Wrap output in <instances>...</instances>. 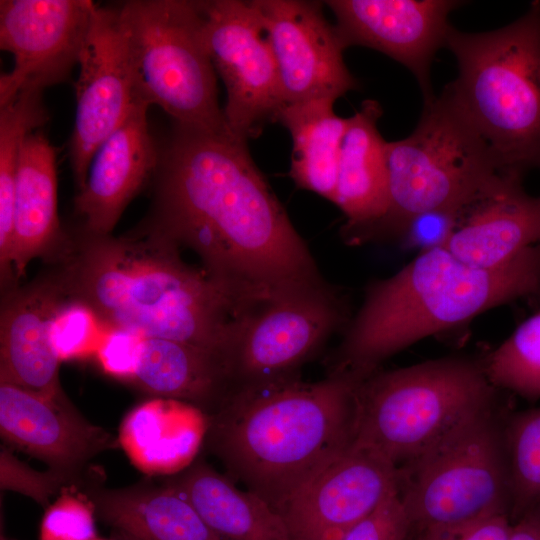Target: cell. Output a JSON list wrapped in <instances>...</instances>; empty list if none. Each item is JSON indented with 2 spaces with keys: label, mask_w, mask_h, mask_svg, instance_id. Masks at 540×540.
Returning a JSON list of instances; mask_svg holds the SVG:
<instances>
[{
  "label": "cell",
  "mask_w": 540,
  "mask_h": 540,
  "mask_svg": "<svg viewBox=\"0 0 540 540\" xmlns=\"http://www.w3.org/2000/svg\"><path fill=\"white\" fill-rule=\"evenodd\" d=\"M96 4L91 0H1L0 48L13 69L0 77V105L25 89L44 91L69 78Z\"/></svg>",
  "instance_id": "4fadbf2b"
},
{
  "label": "cell",
  "mask_w": 540,
  "mask_h": 540,
  "mask_svg": "<svg viewBox=\"0 0 540 540\" xmlns=\"http://www.w3.org/2000/svg\"><path fill=\"white\" fill-rule=\"evenodd\" d=\"M61 490L58 499L43 516L40 540H94L95 508L88 497L73 489Z\"/></svg>",
  "instance_id": "4dcf8cb0"
},
{
  "label": "cell",
  "mask_w": 540,
  "mask_h": 540,
  "mask_svg": "<svg viewBox=\"0 0 540 540\" xmlns=\"http://www.w3.org/2000/svg\"><path fill=\"white\" fill-rule=\"evenodd\" d=\"M386 157L389 206L366 242L398 237L419 214L462 210L508 174L443 91L408 137L387 142Z\"/></svg>",
  "instance_id": "52a82bcc"
},
{
  "label": "cell",
  "mask_w": 540,
  "mask_h": 540,
  "mask_svg": "<svg viewBox=\"0 0 540 540\" xmlns=\"http://www.w3.org/2000/svg\"><path fill=\"white\" fill-rule=\"evenodd\" d=\"M167 481L221 540H291L281 515L269 503L202 459Z\"/></svg>",
  "instance_id": "d4e9b609"
},
{
  "label": "cell",
  "mask_w": 540,
  "mask_h": 540,
  "mask_svg": "<svg viewBox=\"0 0 540 540\" xmlns=\"http://www.w3.org/2000/svg\"><path fill=\"white\" fill-rule=\"evenodd\" d=\"M334 100L285 104L279 120L292 139L289 175L297 187L334 202L339 154L348 124L334 112Z\"/></svg>",
  "instance_id": "4316f807"
},
{
  "label": "cell",
  "mask_w": 540,
  "mask_h": 540,
  "mask_svg": "<svg viewBox=\"0 0 540 540\" xmlns=\"http://www.w3.org/2000/svg\"><path fill=\"white\" fill-rule=\"evenodd\" d=\"M359 382L328 374L232 389L206 415V447L228 477L278 512L352 445Z\"/></svg>",
  "instance_id": "3957f363"
},
{
  "label": "cell",
  "mask_w": 540,
  "mask_h": 540,
  "mask_svg": "<svg viewBox=\"0 0 540 540\" xmlns=\"http://www.w3.org/2000/svg\"><path fill=\"white\" fill-rule=\"evenodd\" d=\"M460 212L437 210L419 214L407 223L398 237L418 253L442 247L451 236Z\"/></svg>",
  "instance_id": "d590c367"
},
{
  "label": "cell",
  "mask_w": 540,
  "mask_h": 540,
  "mask_svg": "<svg viewBox=\"0 0 540 540\" xmlns=\"http://www.w3.org/2000/svg\"><path fill=\"white\" fill-rule=\"evenodd\" d=\"M1 486L2 489L19 491L44 505L51 495L72 485L51 470L36 472L19 462L6 449H2Z\"/></svg>",
  "instance_id": "836d02e7"
},
{
  "label": "cell",
  "mask_w": 540,
  "mask_h": 540,
  "mask_svg": "<svg viewBox=\"0 0 540 540\" xmlns=\"http://www.w3.org/2000/svg\"><path fill=\"white\" fill-rule=\"evenodd\" d=\"M269 37L286 104L336 101L358 87L345 65V46L321 2L252 0Z\"/></svg>",
  "instance_id": "9a60e30c"
},
{
  "label": "cell",
  "mask_w": 540,
  "mask_h": 540,
  "mask_svg": "<svg viewBox=\"0 0 540 540\" xmlns=\"http://www.w3.org/2000/svg\"><path fill=\"white\" fill-rule=\"evenodd\" d=\"M0 431L10 446L47 463L74 487L87 480L86 463L117 445L109 432L87 421L69 401H53L4 382Z\"/></svg>",
  "instance_id": "e0dca14e"
},
{
  "label": "cell",
  "mask_w": 540,
  "mask_h": 540,
  "mask_svg": "<svg viewBox=\"0 0 540 540\" xmlns=\"http://www.w3.org/2000/svg\"><path fill=\"white\" fill-rule=\"evenodd\" d=\"M522 179L506 174L464 207L443 247L469 266L493 269L540 244V196L528 194Z\"/></svg>",
  "instance_id": "ffe728a7"
},
{
  "label": "cell",
  "mask_w": 540,
  "mask_h": 540,
  "mask_svg": "<svg viewBox=\"0 0 540 540\" xmlns=\"http://www.w3.org/2000/svg\"><path fill=\"white\" fill-rule=\"evenodd\" d=\"M539 252H540V244H538Z\"/></svg>",
  "instance_id": "60d3db41"
},
{
  "label": "cell",
  "mask_w": 540,
  "mask_h": 540,
  "mask_svg": "<svg viewBox=\"0 0 540 540\" xmlns=\"http://www.w3.org/2000/svg\"><path fill=\"white\" fill-rule=\"evenodd\" d=\"M399 495L412 533L508 514L503 422L495 406L468 418L399 467ZM510 517V516H509Z\"/></svg>",
  "instance_id": "9c48e42d"
},
{
  "label": "cell",
  "mask_w": 540,
  "mask_h": 540,
  "mask_svg": "<svg viewBox=\"0 0 540 540\" xmlns=\"http://www.w3.org/2000/svg\"><path fill=\"white\" fill-rule=\"evenodd\" d=\"M156 397L213 413L232 390L224 360L204 349L167 339L143 338L132 380Z\"/></svg>",
  "instance_id": "484cf974"
},
{
  "label": "cell",
  "mask_w": 540,
  "mask_h": 540,
  "mask_svg": "<svg viewBox=\"0 0 540 540\" xmlns=\"http://www.w3.org/2000/svg\"><path fill=\"white\" fill-rule=\"evenodd\" d=\"M118 8L136 101L159 106L175 124L232 134L218 103L197 1L129 0Z\"/></svg>",
  "instance_id": "ba28073f"
},
{
  "label": "cell",
  "mask_w": 540,
  "mask_h": 540,
  "mask_svg": "<svg viewBox=\"0 0 540 540\" xmlns=\"http://www.w3.org/2000/svg\"><path fill=\"white\" fill-rule=\"evenodd\" d=\"M94 540H104V539H100V538H98V537H97V538H96V539H94Z\"/></svg>",
  "instance_id": "ab89813d"
},
{
  "label": "cell",
  "mask_w": 540,
  "mask_h": 540,
  "mask_svg": "<svg viewBox=\"0 0 540 540\" xmlns=\"http://www.w3.org/2000/svg\"><path fill=\"white\" fill-rule=\"evenodd\" d=\"M484 369L496 389L527 400L540 399V310L489 355Z\"/></svg>",
  "instance_id": "f546056e"
},
{
  "label": "cell",
  "mask_w": 540,
  "mask_h": 540,
  "mask_svg": "<svg viewBox=\"0 0 540 540\" xmlns=\"http://www.w3.org/2000/svg\"><path fill=\"white\" fill-rule=\"evenodd\" d=\"M43 91L25 89L0 105V263L11 262L15 183L26 137L44 125L48 114Z\"/></svg>",
  "instance_id": "83f0119b"
},
{
  "label": "cell",
  "mask_w": 540,
  "mask_h": 540,
  "mask_svg": "<svg viewBox=\"0 0 540 540\" xmlns=\"http://www.w3.org/2000/svg\"><path fill=\"white\" fill-rule=\"evenodd\" d=\"M197 4L211 62L226 89V124L247 142L278 122L286 104L269 37L252 1Z\"/></svg>",
  "instance_id": "8fae6325"
},
{
  "label": "cell",
  "mask_w": 540,
  "mask_h": 540,
  "mask_svg": "<svg viewBox=\"0 0 540 540\" xmlns=\"http://www.w3.org/2000/svg\"><path fill=\"white\" fill-rule=\"evenodd\" d=\"M116 536L118 538V540H141V539H138L132 535H129V534H126L124 532H121V531H116Z\"/></svg>",
  "instance_id": "f35d334b"
},
{
  "label": "cell",
  "mask_w": 540,
  "mask_h": 540,
  "mask_svg": "<svg viewBox=\"0 0 540 540\" xmlns=\"http://www.w3.org/2000/svg\"><path fill=\"white\" fill-rule=\"evenodd\" d=\"M89 475L80 487L100 519L141 540H221L188 499L167 480L144 479L107 489Z\"/></svg>",
  "instance_id": "603a6c76"
},
{
  "label": "cell",
  "mask_w": 540,
  "mask_h": 540,
  "mask_svg": "<svg viewBox=\"0 0 540 540\" xmlns=\"http://www.w3.org/2000/svg\"><path fill=\"white\" fill-rule=\"evenodd\" d=\"M457 78L443 92L491 148L504 172L540 169V1L487 32L449 28Z\"/></svg>",
  "instance_id": "5b68a950"
},
{
  "label": "cell",
  "mask_w": 540,
  "mask_h": 540,
  "mask_svg": "<svg viewBox=\"0 0 540 540\" xmlns=\"http://www.w3.org/2000/svg\"><path fill=\"white\" fill-rule=\"evenodd\" d=\"M206 428L207 417L201 410L155 397L125 416L118 443L140 471L150 476L171 474L191 464Z\"/></svg>",
  "instance_id": "cb8c5ba5"
},
{
  "label": "cell",
  "mask_w": 540,
  "mask_h": 540,
  "mask_svg": "<svg viewBox=\"0 0 540 540\" xmlns=\"http://www.w3.org/2000/svg\"><path fill=\"white\" fill-rule=\"evenodd\" d=\"M540 295L538 245L507 264L469 266L445 247L418 253L390 277L370 283L328 359V374L363 380L391 356L516 299Z\"/></svg>",
  "instance_id": "277c9868"
},
{
  "label": "cell",
  "mask_w": 540,
  "mask_h": 540,
  "mask_svg": "<svg viewBox=\"0 0 540 540\" xmlns=\"http://www.w3.org/2000/svg\"><path fill=\"white\" fill-rule=\"evenodd\" d=\"M511 521L540 502V406L511 414L503 422Z\"/></svg>",
  "instance_id": "f1b7e54d"
},
{
  "label": "cell",
  "mask_w": 540,
  "mask_h": 540,
  "mask_svg": "<svg viewBox=\"0 0 540 540\" xmlns=\"http://www.w3.org/2000/svg\"><path fill=\"white\" fill-rule=\"evenodd\" d=\"M336 30L347 48L375 49L409 69L420 85L424 102L435 97L431 63L445 46L448 16L460 2L449 0H329Z\"/></svg>",
  "instance_id": "2e32d148"
},
{
  "label": "cell",
  "mask_w": 540,
  "mask_h": 540,
  "mask_svg": "<svg viewBox=\"0 0 540 540\" xmlns=\"http://www.w3.org/2000/svg\"><path fill=\"white\" fill-rule=\"evenodd\" d=\"M412 524L399 491L356 523L341 540H408Z\"/></svg>",
  "instance_id": "d6a6232c"
},
{
  "label": "cell",
  "mask_w": 540,
  "mask_h": 540,
  "mask_svg": "<svg viewBox=\"0 0 540 540\" xmlns=\"http://www.w3.org/2000/svg\"><path fill=\"white\" fill-rule=\"evenodd\" d=\"M508 540H540V502L512 521Z\"/></svg>",
  "instance_id": "74e56055"
},
{
  "label": "cell",
  "mask_w": 540,
  "mask_h": 540,
  "mask_svg": "<svg viewBox=\"0 0 540 540\" xmlns=\"http://www.w3.org/2000/svg\"><path fill=\"white\" fill-rule=\"evenodd\" d=\"M511 523L508 514H497L464 524L425 528L413 532L411 540H508Z\"/></svg>",
  "instance_id": "8d00e7d4"
},
{
  "label": "cell",
  "mask_w": 540,
  "mask_h": 540,
  "mask_svg": "<svg viewBox=\"0 0 540 540\" xmlns=\"http://www.w3.org/2000/svg\"><path fill=\"white\" fill-rule=\"evenodd\" d=\"M144 231L192 250L244 313L331 287L244 142L174 125Z\"/></svg>",
  "instance_id": "6da1fadb"
},
{
  "label": "cell",
  "mask_w": 540,
  "mask_h": 540,
  "mask_svg": "<svg viewBox=\"0 0 540 540\" xmlns=\"http://www.w3.org/2000/svg\"><path fill=\"white\" fill-rule=\"evenodd\" d=\"M399 468L353 444L302 486L278 511L291 540H341L399 491Z\"/></svg>",
  "instance_id": "5bb4252c"
},
{
  "label": "cell",
  "mask_w": 540,
  "mask_h": 540,
  "mask_svg": "<svg viewBox=\"0 0 540 540\" xmlns=\"http://www.w3.org/2000/svg\"><path fill=\"white\" fill-rule=\"evenodd\" d=\"M96 320L97 317L87 306L71 297L61 307L52 330L53 347L60 361L96 354L101 340Z\"/></svg>",
  "instance_id": "1f68e13d"
},
{
  "label": "cell",
  "mask_w": 540,
  "mask_h": 540,
  "mask_svg": "<svg viewBox=\"0 0 540 540\" xmlns=\"http://www.w3.org/2000/svg\"><path fill=\"white\" fill-rule=\"evenodd\" d=\"M347 323L345 303L333 286L253 308L240 319L226 358L232 389L298 377Z\"/></svg>",
  "instance_id": "30bf717a"
},
{
  "label": "cell",
  "mask_w": 540,
  "mask_h": 540,
  "mask_svg": "<svg viewBox=\"0 0 540 540\" xmlns=\"http://www.w3.org/2000/svg\"><path fill=\"white\" fill-rule=\"evenodd\" d=\"M495 389L484 365L464 357L378 370L356 388L353 444L399 468L468 418L495 406Z\"/></svg>",
  "instance_id": "8992f818"
},
{
  "label": "cell",
  "mask_w": 540,
  "mask_h": 540,
  "mask_svg": "<svg viewBox=\"0 0 540 540\" xmlns=\"http://www.w3.org/2000/svg\"><path fill=\"white\" fill-rule=\"evenodd\" d=\"M57 211L56 150L39 131L22 145L15 183L12 270L20 278L38 257H64L71 245Z\"/></svg>",
  "instance_id": "7402d4cb"
},
{
  "label": "cell",
  "mask_w": 540,
  "mask_h": 540,
  "mask_svg": "<svg viewBox=\"0 0 540 540\" xmlns=\"http://www.w3.org/2000/svg\"><path fill=\"white\" fill-rule=\"evenodd\" d=\"M142 337L109 328L100 340L96 356L102 369L119 379L132 381L139 363Z\"/></svg>",
  "instance_id": "e575fe53"
},
{
  "label": "cell",
  "mask_w": 540,
  "mask_h": 540,
  "mask_svg": "<svg viewBox=\"0 0 540 540\" xmlns=\"http://www.w3.org/2000/svg\"><path fill=\"white\" fill-rule=\"evenodd\" d=\"M78 65L69 159L79 191L96 150L136 102L128 39L118 5L96 4Z\"/></svg>",
  "instance_id": "7c38bea8"
},
{
  "label": "cell",
  "mask_w": 540,
  "mask_h": 540,
  "mask_svg": "<svg viewBox=\"0 0 540 540\" xmlns=\"http://www.w3.org/2000/svg\"><path fill=\"white\" fill-rule=\"evenodd\" d=\"M70 296L60 277L11 292L0 318V382L53 401H68L52 343L56 316Z\"/></svg>",
  "instance_id": "ac0fdd59"
},
{
  "label": "cell",
  "mask_w": 540,
  "mask_h": 540,
  "mask_svg": "<svg viewBox=\"0 0 540 540\" xmlns=\"http://www.w3.org/2000/svg\"><path fill=\"white\" fill-rule=\"evenodd\" d=\"M381 115L377 101L365 100L348 118L341 143L333 203L347 218L342 232L350 244L366 242L389 206L387 141L377 127Z\"/></svg>",
  "instance_id": "44dd1931"
},
{
  "label": "cell",
  "mask_w": 540,
  "mask_h": 540,
  "mask_svg": "<svg viewBox=\"0 0 540 540\" xmlns=\"http://www.w3.org/2000/svg\"><path fill=\"white\" fill-rule=\"evenodd\" d=\"M149 107L136 101L125 120L96 150L85 184L75 197L84 234L110 235L127 205L155 175L160 150L149 130Z\"/></svg>",
  "instance_id": "d6986e66"
},
{
  "label": "cell",
  "mask_w": 540,
  "mask_h": 540,
  "mask_svg": "<svg viewBox=\"0 0 540 540\" xmlns=\"http://www.w3.org/2000/svg\"><path fill=\"white\" fill-rule=\"evenodd\" d=\"M77 244L60 274L71 299L109 328L189 344L226 364L244 313L220 282L182 260L177 246L144 230L84 234Z\"/></svg>",
  "instance_id": "7a4b0ae2"
}]
</instances>
